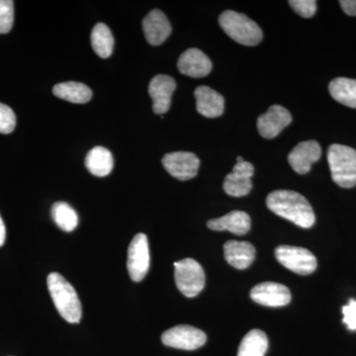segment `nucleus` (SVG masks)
Here are the masks:
<instances>
[{
  "mask_svg": "<svg viewBox=\"0 0 356 356\" xmlns=\"http://www.w3.org/2000/svg\"><path fill=\"white\" fill-rule=\"evenodd\" d=\"M175 88L177 83L172 76L158 74L153 77L149 86V95L153 99L154 113L163 115L170 110Z\"/></svg>",
  "mask_w": 356,
  "mask_h": 356,
  "instance_id": "obj_12",
  "label": "nucleus"
},
{
  "mask_svg": "<svg viewBox=\"0 0 356 356\" xmlns=\"http://www.w3.org/2000/svg\"><path fill=\"white\" fill-rule=\"evenodd\" d=\"M225 259L236 269H245L254 261L255 248L248 242L228 241L224 245Z\"/></svg>",
  "mask_w": 356,
  "mask_h": 356,
  "instance_id": "obj_19",
  "label": "nucleus"
},
{
  "mask_svg": "<svg viewBox=\"0 0 356 356\" xmlns=\"http://www.w3.org/2000/svg\"><path fill=\"white\" fill-rule=\"evenodd\" d=\"M327 161L332 180L339 186L351 188L356 185V151L353 147L334 144L327 149Z\"/></svg>",
  "mask_w": 356,
  "mask_h": 356,
  "instance_id": "obj_4",
  "label": "nucleus"
},
{
  "mask_svg": "<svg viewBox=\"0 0 356 356\" xmlns=\"http://www.w3.org/2000/svg\"><path fill=\"white\" fill-rule=\"evenodd\" d=\"M266 205L274 214L294 222L301 228H311L315 224V214L308 200L295 191H276L266 199Z\"/></svg>",
  "mask_w": 356,
  "mask_h": 356,
  "instance_id": "obj_1",
  "label": "nucleus"
},
{
  "mask_svg": "<svg viewBox=\"0 0 356 356\" xmlns=\"http://www.w3.org/2000/svg\"><path fill=\"white\" fill-rule=\"evenodd\" d=\"M207 226L213 231H229L235 235L243 236L250 231V218L243 211H233L224 217L210 220Z\"/></svg>",
  "mask_w": 356,
  "mask_h": 356,
  "instance_id": "obj_18",
  "label": "nucleus"
},
{
  "mask_svg": "<svg viewBox=\"0 0 356 356\" xmlns=\"http://www.w3.org/2000/svg\"><path fill=\"white\" fill-rule=\"evenodd\" d=\"M250 298L261 305L282 307L291 301V293L288 287L280 283L264 282L252 288Z\"/></svg>",
  "mask_w": 356,
  "mask_h": 356,
  "instance_id": "obj_13",
  "label": "nucleus"
},
{
  "mask_svg": "<svg viewBox=\"0 0 356 356\" xmlns=\"http://www.w3.org/2000/svg\"><path fill=\"white\" fill-rule=\"evenodd\" d=\"M254 168L248 161L236 163L231 173L224 180V191L233 197H243L248 195L252 188V177Z\"/></svg>",
  "mask_w": 356,
  "mask_h": 356,
  "instance_id": "obj_10",
  "label": "nucleus"
},
{
  "mask_svg": "<svg viewBox=\"0 0 356 356\" xmlns=\"http://www.w3.org/2000/svg\"><path fill=\"white\" fill-rule=\"evenodd\" d=\"M51 217L60 229L67 233L74 231L79 225L76 210L65 202H56L51 207Z\"/></svg>",
  "mask_w": 356,
  "mask_h": 356,
  "instance_id": "obj_25",
  "label": "nucleus"
},
{
  "mask_svg": "<svg viewBox=\"0 0 356 356\" xmlns=\"http://www.w3.org/2000/svg\"><path fill=\"white\" fill-rule=\"evenodd\" d=\"M329 90L336 102L356 108V79L337 77L330 83Z\"/></svg>",
  "mask_w": 356,
  "mask_h": 356,
  "instance_id": "obj_22",
  "label": "nucleus"
},
{
  "mask_svg": "<svg viewBox=\"0 0 356 356\" xmlns=\"http://www.w3.org/2000/svg\"><path fill=\"white\" fill-rule=\"evenodd\" d=\"M268 348V339L261 330H252L243 337L238 356H264Z\"/></svg>",
  "mask_w": 356,
  "mask_h": 356,
  "instance_id": "obj_23",
  "label": "nucleus"
},
{
  "mask_svg": "<svg viewBox=\"0 0 356 356\" xmlns=\"http://www.w3.org/2000/svg\"><path fill=\"white\" fill-rule=\"evenodd\" d=\"M163 165L172 177L185 181L197 175L200 161L195 154L175 152L163 156Z\"/></svg>",
  "mask_w": 356,
  "mask_h": 356,
  "instance_id": "obj_9",
  "label": "nucleus"
},
{
  "mask_svg": "<svg viewBox=\"0 0 356 356\" xmlns=\"http://www.w3.org/2000/svg\"><path fill=\"white\" fill-rule=\"evenodd\" d=\"M343 324L351 331H356V300L350 299L348 305L343 308Z\"/></svg>",
  "mask_w": 356,
  "mask_h": 356,
  "instance_id": "obj_29",
  "label": "nucleus"
},
{
  "mask_svg": "<svg viewBox=\"0 0 356 356\" xmlns=\"http://www.w3.org/2000/svg\"><path fill=\"white\" fill-rule=\"evenodd\" d=\"M275 257L283 266L301 275L313 273L317 268V259L306 248L280 245L275 250Z\"/></svg>",
  "mask_w": 356,
  "mask_h": 356,
  "instance_id": "obj_6",
  "label": "nucleus"
},
{
  "mask_svg": "<svg viewBox=\"0 0 356 356\" xmlns=\"http://www.w3.org/2000/svg\"><path fill=\"white\" fill-rule=\"evenodd\" d=\"M236 161H238V163H241V161H243V159L242 156H238V158H236Z\"/></svg>",
  "mask_w": 356,
  "mask_h": 356,
  "instance_id": "obj_32",
  "label": "nucleus"
},
{
  "mask_svg": "<svg viewBox=\"0 0 356 356\" xmlns=\"http://www.w3.org/2000/svg\"><path fill=\"white\" fill-rule=\"evenodd\" d=\"M53 93L60 99L79 104L88 102L92 97V91L88 86L76 81L58 83L54 86Z\"/></svg>",
  "mask_w": 356,
  "mask_h": 356,
  "instance_id": "obj_21",
  "label": "nucleus"
},
{
  "mask_svg": "<svg viewBox=\"0 0 356 356\" xmlns=\"http://www.w3.org/2000/svg\"><path fill=\"white\" fill-rule=\"evenodd\" d=\"M219 24L229 38L245 46H257L264 37L261 27L254 20L236 11H224L220 15Z\"/></svg>",
  "mask_w": 356,
  "mask_h": 356,
  "instance_id": "obj_3",
  "label": "nucleus"
},
{
  "mask_svg": "<svg viewBox=\"0 0 356 356\" xmlns=\"http://www.w3.org/2000/svg\"><path fill=\"white\" fill-rule=\"evenodd\" d=\"M177 67L184 76L197 79L210 74L212 63L202 51L191 48L181 54L178 58Z\"/></svg>",
  "mask_w": 356,
  "mask_h": 356,
  "instance_id": "obj_16",
  "label": "nucleus"
},
{
  "mask_svg": "<svg viewBox=\"0 0 356 356\" xmlns=\"http://www.w3.org/2000/svg\"><path fill=\"white\" fill-rule=\"evenodd\" d=\"M113 156L105 147H95L86 154V168L95 177H107L113 170Z\"/></svg>",
  "mask_w": 356,
  "mask_h": 356,
  "instance_id": "obj_20",
  "label": "nucleus"
},
{
  "mask_svg": "<svg viewBox=\"0 0 356 356\" xmlns=\"http://www.w3.org/2000/svg\"><path fill=\"white\" fill-rule=\"evenodd\" d=\"M339 4L344 13L350 16H356V0H341Z\"/></svg>",
  "mask_w": 356,
  "mask_h": 356,
  "instance_id": "obj_30",
  "label": "nucleus"
},
{
  "mask_svg": "<svg viewBox=\"0 0 356 356\" xmlns=\"http://www.w3.org/2000/svg\"><path fill=\"white\" fill-rule=\"evenodd\" d=\"M14 23V2L0 0V34L10 31Z\"/></svg>",
  "mask_w": 356,
  "mask_h": 356,
  "instance_id": "obj_26",
  "label": "nucleus"
},
{
  "mask_svg": "<svg viewBox=\"0 0 356 356\" xmlns=\"http://www.w3.org/2000/svg\"><path fill=\"white\" fill-rule=\"evenodd\" d=\"M288 3L293 10L304 18H311L317 10V1L315 0H290Z\"/></svg>",
  "mask_w": 356,
  "mask_h": 356,
  "instance_id": "obj_28",
  "label": "nucleus"
},
{
  "mask_svg": "<svg viewBox=\"0 0 356 356\" xmlns=\"http://www.w3.org/2000/svg\"><path fill=\"white\" fill-rule=\"evenodd\" d=\"M196 109L206 118H217L224 113V97L209 86H199L194 92Z\"/></svg>",
  "mask_w": 356,
  "mask_h": 356,
  "instance_id": "obj_17",
  "label": "nucleus"
},
{
  "mask_svg": "<svg viewBox=\"0 0 356 356\" xmlns=\"http://www.w3.org/2000/svg\"><path fill=\"white\" fill-rule=\"evenodd\" d=\"M207 341L205 332L192 327L180 325L163 332L161 341L166 346L184 350H195Z\"/></svg>",
  "mask_w": 356,
  "mask_h": 356,
  "instance_id": "obj_7",
  "label": "nucleus"
},
{
  "mask_svg": "<svg viewBox=\"0 0 356 356\" xmlns=\"http://www.w3.org/2000/svg\"><path fill=\"white\" fill-rule=\"evenodd\" d=\"M6 238V229L4 225L3 220H2L1 215H0V247L4 245Z\"/></svg>",
  "mask_w": 356,
  "mask_h": 356,
  "instance_id": "obj_31",
  "label": "nucleus"
},
{
  "mask_svg": "<svg viewBox=\"0 0 356 356\" xmlns=\"http://www.w3.org/2000/svg\"><path fill=\"white\" fill-rule=\"evenodd\" d=\"M91 44L100 58H107L112 55L114 48V37L108 26L98 23L91 32Z\"/></svg>",
  "mask_w": 356,
  "mask_h": 356,
  "instance_id": "obj_24",
  "label": "nucleus"
},
{
  "mask_svg": "<svg viewBox=\"0 0 356 356\" xmlns=\"http://www.w3.org/2000/svg\"><path fill=\"white\" fill-rule=\"evenodd\" d=\"M322 154L320 144L316 140H305L297 145L288 156V161L293 170L299 175L310 172L313 163H317Z\"/></svg>",
  "mask_w": 356,
  "mask_h": 356,
  "instance_id": "obj_14",
  "label": "nucleus"
},
{
  "mask_svg": "<svg viewBox=\"0 0 356 356\" xmlns=\"http://www.w3.org/2000/svg\"><path fill=\"white\" fill-rule=\"evenodd\" d=\"M47 284L58 314L70 324L79 323L83 310L74 286L57 273L49 274Z\"/></svg>",
  "mask_w": 356,
  "mask_h": 356,
  "instance_id": "obj_2",
  "label": "nucleus"
},
{
  "mask_svg": "<svg viewBox=\"0 0 356 356\" xmlns=\"http://www.w3.org/2000/svg\"><path fill=\"white\" fill-rule=\"evenodd\" d=\"M143 30L147 43L159 46L172 34V25L163 11L154 9L143 20Z\"/></svg>",
  "mask_w": 356,
  "mask_h": 356,
  "instance_id": "obj_15",
  "label": "nucleus"
},
{
  "mask_svg": "<svg viewBox=\"0 0 356 356\" xmlns=\"http://www.w3.org/2000/svg\"><path fill=\"white\" fill-rule=\"evenodd\" d=\"M16 126V116L13 110L0 103V133H13Z\"/></svg>",
  "mask_w": 356,
  "mask_h": 356,
  "instance_id": "obj_27",
  "label": "nucleus"
},
{
  "mask_svg": "<svg viewBox=\"0 0 356 356\" xmlns=\"http://www.w3.org/2000/svg\"><path fill=\"white\" fill-rule=\"evenodd\" d=\"M292 122L291 113L281 105H273L266 113L257 119V129L261 137L273 139Z\"/></svg>",
  "mask_w": 356,
  "mask_h": 356,
  "instance_id": "obj_11",
  "label": "nucleus"
},
{
  "mask_svg": "<svg viewBox=\"0 0 356 356\" xmlns=\"http://www.w3.org/2000/svg\"><path fill=\"white\" fill-rule=\"evenodd\" d=\"M149 241L145 234L134 236L129 245L127 267L131 280L140 282L144 280L149 269Z\"/></svg>",
  "mask_w": 356,
  "mask_h": 356,
  "instance_id": "obj_8",
  "label": "nucleus"
},
{
  "mask_svg": "<svg viewBox=\"0 0 356 356\" xmlns=\"http://www.w3.org/2000/svg\"><path fill=\"white\" fill-rule=\"evenodd\" d=\"M175 278L178 290L188 298L197 296L205 286V273L193 259L175 262Z\"/></svg>",
  "mask_w": 356,
  "mask_h": 356,
  "instance_id": "obj_5",
  "label": "nucleus"
}]
</instances>
